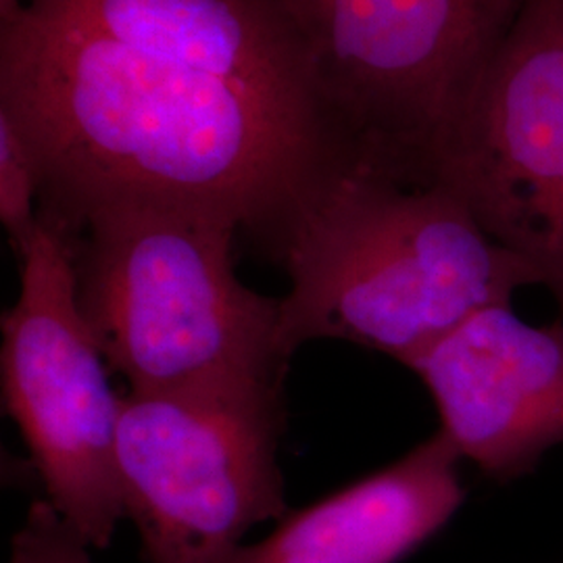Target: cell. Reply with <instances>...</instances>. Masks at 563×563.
Here are the masks:
<instances>
[{"label":"cell","mask_w":563,"mask_h":563,"mask_svg":"<svg viewBox=\"0 0 563 563\" xmlns=\"http://www.w3.org/2000/svg\"><path fill=\"white\" fill-rule=\"evenodd\" d=\"M236 234L157 205L102 209L71 234L81 316L130 393L284 384L280 299L239 280Z\"/></svg>","instance_id":"cell-3"},{"label":"cell","mask_w":563,"mask_h":563,"mask_svg":"<svg viewBox=\"0 0 563 563\" xmlns=\"http://www.w3.org/2000/svg\"><path fill=\"white\" fill-rule=\"evenodd\" d=\"M90 551L65 526L53 505L36 501L11 539L9 563H97Z\"/></svg>","instance_id":"cell-11"},{"label":"cell","mask_w":563,"mask_h":563,"mask_svg":"<svg viewBox=\"0 0 563 563\" xmlns=\"http://www.w3.org/2000/svg\"><path fill=\"white\" fill-rule=\"evenodd\" d=\"M462 455L443 430L399 462L299 511L228 563H397L434 537L465 499Z\"/></svg>","instance_id":"cell-9"},{"label":"cell","mask_w":563,"mask_h":563,"mask_svg":"<svg viewBox=\"0 0 563 563\" xmlns=\"http://www.w3.org/2000/svg\"><path fill=\"white\" fill-rule=\"evenodd\" d=\"M282 349L344 341L407 365L474 313L537 286L439 184L357 165L284 242Z\"/></svg>","instance_id":"cell-2"},{"label":"cell","mask_w":563,"mask_h":563,"mask_svg":"<svg viewBox=\"0 0 563 563\" xmlns=\"http://www.w3.org/2000/svg\"><path fill=\"white\" fill-rule=\"evenodd\" d=\"M563 320V0H528L428 167Z\"/></svg>","instance_id":"cell-7"},{"label":"cell","mask_w":563,"mask_h":563,"mask_svg":"<svg viewBox=\"0 0 563 563\" xmlns=\"http://www.w3.org/2000/svg\"><path fill=\"white\" fill-rule=\"evenodd\" d=\"M284 384L128 393L118 432L125 518L146 563H228L288 514L278 465Z\"/></svg>","instance_id":"cell-5"},{"label":"cell","mask_w":563,"mask_h":563,"mask_svg":"<svg viewBox=\"0 0 563 563\" xmlns=\"http://www.w3.org/2000/svg\"><path fill=\"white\" fill-rule=\"evenodd\" d=\"M20 260V297L0 322L4 409L20 426L46 501L81 543L102 551L125 520L123 397L81 316L71 234L41 216Z\"/></svg>","instance_id":"cell-6"},{"label":"cell","mask_w":563,"mask_h":563,"mask_svg":"<svg viewBox=\"0 0 563 563\" xmlns=\"http://www.w3.org/2000/svg\"><path fill=\"white\" fill-rule=\"evenodd\" d=\"M0 111L69 234L109 207H178L278 260L362 165L282 0H27L0 23Z\"/></svg>","instance_id":"cell-1"},{"label":"cell","mask_w":563,"mask_h":563,"mask_svg":"<svg viewBox=\"0 0 563 563\" xmlns=\"http://www.w3.org/2000/svg\"><path fill=\"white\" fill-rule=\"evenodd\" d=\"M42 169L20 128L0 111V222L15 253L41 222Z\"/></svg>","instance_id":"cell-10"},{"label":"cell","mask_w":563,"mask_h":563,"mask_svg":"<svg viewBox=\"0 0 563 563\" xmlns=\"http://www.w3.org/2000/svg\"><path fill=\"white\" fill-rule=\"evenodd\" d=\"M325 101L367 167H428L528 0H282Z\"/></svg>","instance_id":"cell-4"},{"label":"cell","mask_w":563,"mask_h":563,"mask_svg":"<svg viewBox=\"0 0 563 563\" xmlns=\"http://www.w3.org/2000/svg\"><path fill=\"white\" fill-rule=\"evenodd\" d=\"M409 367L462 460L499 483L563 444V320L532 325L511 305L474 313Z\"/></svg>","instance_id":"cell-8"},{"label":"cell","mask_w":563,"mask_h":563,"mask_svg":"<svg viewBox=\"0 0 563 563\" xmlns=\"http://www.w3.org/2000/svg\"><path fill=\"white\" fill-rule=\"evenodd\" d=\"M27 0H0V23L13 20Z\"/></svg>","instance_id":"cell-12"}]
</instances>
